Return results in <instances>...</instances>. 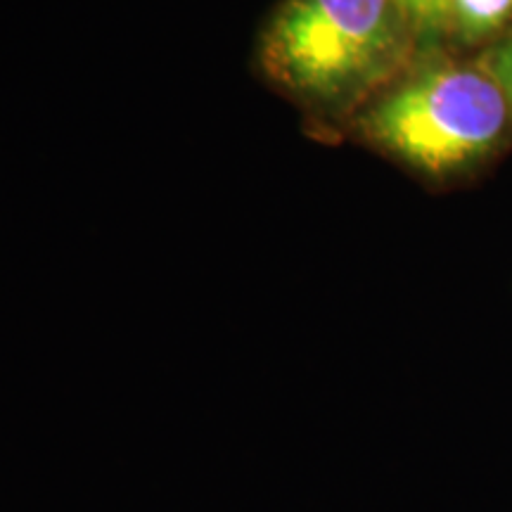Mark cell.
I'll use <instances>...</instances> for the list:
<instances>
[{
    "instance_id": "cell-1",
    "label": "cell",
    "mask_w": 512,
    "mask_h": 512,
    "mask_svg": "<svg viewBox=\"0 0 512 512\" xmlns=\"http://www.w3.org/2000/svg\"><path fill=\"white\" fill-rule=\"evenodd\" d=\"M406 19L396 0H287L264 38L275 81L306 100H354L394 69Z\"/></svg>"
},
{
    "instance_id": "cell-2",
    "label": "cell",
    "mask_w": 512,
    "mask_h": 512,
    "mask_svg": "<svg viewBox=\"0 0 512 512\" xmlns=\"http://www.w3.org/2000/svg\"><path fill=\"white\" fill-rule=\"evenodd\" d=\"M510 112L494 74L448 64L384 95L366 117V128L403 162L446 174L484 157L501 140Z\"/></svg>"
},
{
    "instance_id": "cell-3",
    "label": "cell",
    "mask_w": 512,
    "mask_h": 512,
    "mask_svg": "<svg viewBox=\"0 0 512 512\" xmlns=\"http://www.w3.org/2000/svg\"><path fill=\"white\" fill-rule=\"evenodd\" d=\"M512 15V0H453L451 34L475 41L498 27Z\"/></svg>"
},
{
    "instance_id": "cell-4",
    "label": "cell",
    "mask_w": 512,
    "mask_h": 512,
    "mask_svg": "<svg viewBox=\"0 0 512 512\" xmlns=\"http://www.w3.org/2000/svg\"><path fill=\"white\" fill-rule=\"evenodd\" d=\"M408 29L434 41V38L451 34L453 0H396Z\"/></svg>"
},
{
    "instance_id": "cell-5",
    "label": "cell",
    "mask_w": 512,
    "mask_h": 512,
    "mask_svg": "<svg viewBox=\"0 0 512 512\" xmlns=\"http://www.w3.org/2000/svg\"><path fill=\"white\" fill-rule=\"evenodd\" d=\"M489 72L494 74L498 86L503 88L505 98H508V105L512 110V36L505 38L501 46L494 50V55H491Z\"/></svg>"
}]
</instances>
